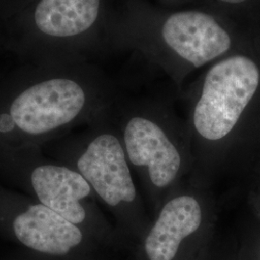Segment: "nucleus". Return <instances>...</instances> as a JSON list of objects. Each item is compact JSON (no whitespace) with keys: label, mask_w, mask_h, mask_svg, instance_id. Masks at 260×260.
Returning a JSON list of instances; mask_svg holds the SVG:
<instances>
[{"label":"nucleus","mask_w":260,"mask_h":260,"mask_svg":"<svg viewBox=\"0 0 260 260\" xmlns=\"http://www.w3.org/2000/svg\"><path fill=\"white\" fill-rule=\"evenodd\" d=\"M103 0H31L0 21V47L33 65L67 64L96 26Z\"/></svg>","instance_id":"f257e3e1"},{"label":"nucleus","mask_w":260,"mask_h":260,"mask_svg":"<svg viewBox=\"0 0 260 260\" xmlns=\"http://www.w3.org/2000/svg\"><path fill=\"white\" fill-rule=\"evenodd\" d=\"M65 65H35L36 79L14 93L8 108L0 112V130L17 126L41 135L75 121L85 108L87 93L80 82L62 74Z\"/></svg>","instance_id":"f03ea898"},{"label":"nucleus","mask_w":260,"mask_h":260,"mask_svg":"<svg viewBox=\"0 0 260 260\" xmlns=\"http://www.w3.org/2000/svg\"><path fill=\"white\" fill-rule=\"evenodd\" d=\"M259 81L257 66L246 56H233L214 65L205 76L194 111L198 133L210 141L226 137L256 93Z\"/></svg>","instance_id":"7ed1b4c3"},{"label":"nucleus","mask_w":260,"mask_h":260,"mask_svg":"<svg viewBox=\"0 0 260 260\" xmlns=\"http://www.w3.org/2000/svg\"><path fill=\"white\" fill-rule=\"evenodd\" d=\"M77 167L107 205L117 206L135 200L136 188L124 151L115 136L103 134L93 140L79 158Z\"/></svg>","instance_id":"20e7f679"},{"label":"nucleus","mask_w":260,"mask_h":260,"mask_svg":"<svg viewBox=\"0 0 260 260\" xmlns=\"http://www.w3.org/2000/svg\"><path fill=\"white\" fill-rule=\"evenodd\" d=\"M165 43L177 55L199 68L225 53L232 39L212 16L198 11L173 14L165 21Z\"/></svg>","instance_id":"39448f33"},{"label":"nucleus","mask_w":260,"mask_h":260,"mask_svg":"<svg viewBox=\"0 0 260 260\" xmlns=\"http://www.w3.org/2000/svg\"><path fill=\"white\" fill-rule=\"evenodd\" d=\"M124 144L130 162L148 168L154 185L166 187L176 179L181 166L180 154L157 123L142 117L132 118L124 130Z\"/></svg>","instance_id":"423d86ee"},{"label":"nucleus","mask_w":260,"mask_h":260,"mask_svg":"<svg viewBox=\"0 0 260 260\" xmlns=\"http://www.w3.org/2000/svg\"><path fill=\"white\" fill-rule=\"evenodd\" d=\"M14 232L28 248L55 255L68 253L82 240L76 224L44 205H33L19 215Z\"/></svg>","instance_id":"0eeeda50"},{"label":"nucleus","mask_w":260,"mask_h":260,"mask_svg":"<svg viewBox=\"0 0 260 260\" xmlns=\"http://www.w3.org/2000/svg\"><path fill=\"white\" fill-rule=\"evenodd\" d=\"M202 207L195 198L179 196L168 202L145 243L149 260H173L183 239L202 224Z\"/></svg>","instance_id":"6e6552de"},{"label":"nucleus","mask_w":260,"mask_h":260,"mask_svg":"<svg viewBox=\"0 0 260 260\" xmlns=\"http://www.w3.org/2000/svg\"><path fill=\"white\" fill-rule=\"evenodd\" d=\"M31 182L42 205L75 224L85 220L86 212L80 200L91 193V185L80 173L46 165L34 170Z\"/></svg>","instance_id":"1a4fd4ad"},{"label":"nucleus","mask_w":260,"mask_h":260,"mask_svg":"<svg viewBox=\"0 0 260 260\" xmlns=\"http://www.w3.org/2000/svg\"><path fill=\"white\" fill-rule=\"evenodd\" d=\"M31 0H0V21L6 20L25 7Z\"/></svg>","instance_id":"9d476101"},{"label":"nucleus","mask_w":260,"mask_h":260,"mask_svg":"<svg viewBox=\"0 0 260 260\" xmlns=\"http://www.w3.org/2000/svg\"><path fill=\"white\" fill-rule=\"evenodd\" d=\"M220 1H223L225 3H230V4H238V3H242L246 0H220Z\"/></svg>","instance_id":"9b49d317"}]
</instances>
